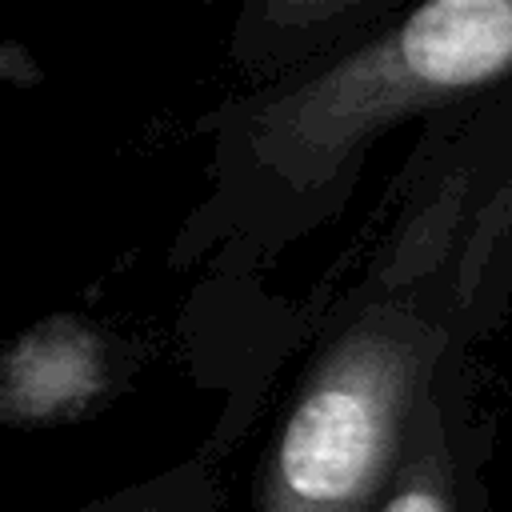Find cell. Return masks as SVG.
Segmentation results:
<instances>
[{
    "label": "cell",
    "instance_id": "obj_2",
    "mask_svg": "<svg viewBox=\"0 0 512 512\" xmlns=\"http://www.w3.org/2000/svg\"><path fill=\"white\" fill-rule=\"evenodd\" d=\"M452 236L436 252L380 240L340 296L268 440L256 512H376L416 404L480 340Z\"/></svg>",
    "mask_w": 512,
    "mask_h": 512
},
{
    "label": "cell",
    "instance_id": "obj_7",
    "mask_svg": "<svg viewBox=\"0 0 512 512\" xmlns=\"http://www.w3.org/2000/svg\"><path fill=\"white\" fill-rule=\"evenodd\" d=\"M508 512H512V500H508Z\"/></svg>",
    "mask_w": 512,
    "mask_h": 512
},
{
    "label": "cell",
    "instance_id": "obj_1",
    "mask_svg": "<svg viewBox=\"0 0 512 512\" xmlns=\"http://www.w3.org/2000/svg\"><path fill=\"white\" fill-rule=\"evenodd\" d=\"M512 88V0H432L212 120V196L192 228L276 248L328 212L376 140Z\"/></svg>",
    "mask_w": 512,
    "mask_h": 512
},
{
    "label": "cell",
    "instance_id": "obj_6",
    "mask_svg": "<svg viewBox=\"0 0 512 512\" xmlns=\"http://www.w3.org/2000/svg\"><path fill=\"white\" fill-rule=\"evenodd\" d=\"M84 512H216V484L200 460H188L160 476L136 480L132 488L112 492Z\"/></svg>",
    "mask_w": 512,
    "mask_h": 512
},
{
    "label": "cell",
    "instance_id": "obj_5",
    "mask_svg": "<svg viewBox=\"0 0 512 512\" xmlns=\"http://www.w3.org/2000/svg\"><path fill=\"white\" fill-rule=\"evenodd\" d=\"M400 12L392 0H260L236 16L232 48L248 72L276 84L344 52Z\"/></svg>",
    "mask_w": 512,
    "mask_h": 512
},
{
    "label": "cell",
    "instance_id": "obj_3",
    "mask_svg": "<svg viewBox=\"0 0 512 512\" xmlns=\"http://www.w3.org/2000/svg\"><path fill=\"white\" fill-rule=\"evenodd\" d=\"M492 432L468 356L452 360L416 404L376 512H488Z\"/></svg>",
    "mask_w": 512,
    "mask_h": 512
},
{
    "label": "cell",
    "instance_id": "obj_4",
    "mask_svg": "<svg viewBox=\"0 0 512 512\" xmlns=\"http://www.w3.org/2000/svg\"><path fill=\"white\" fill-rule=\"evenodd\" d=\"M124 344L88 316L56 312L0 352V424L44 428L96 412L124 384Z\"/></svg>",
    "mask_w": 512,
    "mask_h": 512
}]
</instances>
